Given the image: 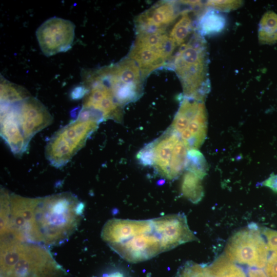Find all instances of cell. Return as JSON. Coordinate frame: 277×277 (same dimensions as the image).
<instances>
[{"instance_id": "11", "label": "cell", "mask_w": 277, "mask_h": 277, "mask_svg": "<svg viewBox=\"0 0 277 277\" xmlns=\"http://www.w3.org/2000/svg\"><path fill=\"white\" fill-rule=\"evenodd\" d=\"M64 270L49 256L6 254L1 260V277H63Z\"/></svg>"}, {"instance_id": "20", "label": "cell", "mask_w": 277, "mask_h": 277, "mask_svg": "<svg viewBox=\"0 0 277 277\" xmlns=\"http://www.w3.org/2000/svg\"><path fill=\"white\" fill-rule=\"evenodd\" d=\"M193 30V22L189 11L184 10L181 13V17L172 28L169 36L176 46L185 43Z\"/></svg>"}, {"instance_id": "4", "label": "cell", "mask_w": 277, "mask_h": 277, "mask_svg": "<svg viewBox=\"0 0 277 277\" xmlns=\"http://www.w3.org/2000/svg\"><path fill=\"white\" fill-rule=\"evenodd\" d=\"M102 121L96 111L82 108L76 118L56 131L48 141L45 151L47 160L56 167L65 165L84 146Z\"/></svg>"}, {"instance_id": "12", "label": "cell", "mask_w": 277, "mask_h": 277, "mask_svg": "<svg viewBox=\"0 0 277 277\" xmlns=\"http://www.w3.org/2000/svg\"><path fill=\"white\" fill-rule=\"evenodd\" d=\"M7 104L10 107L17 124L26 141L51 124L53 117L46 106L31 95Z\"/></svg>"}, {"instance_id": "21", "label": "cell", "mask_w": 277, "mask_h": 277, "mask_svg": "<svg viewBox=\"0 0 277 277\" xmlns=\"http://www.w3.org/2000/svg\"><path fill=\"white\" fill-rule=\"evenodd\" d=\"M30 95L26 89L1 76V103H12Z\"/></svg>"}, {"instance_id": "14", "label": "cell", "mask_w": 277, "mask_h": 277, "mask_svg": "<svg viewBox=\"0 0 277 277\" xmlns=\"http://www.w3.org/2000/svg\"><path fill=\"white\" fill-rule=\"evenodd\" d=\"M179 13L175 2H158L135 19L136 33L165 31L166 27L174 22Z\"/></svg>"}, {"instance_id": "5", "label": "cell", "mask_w": 277, "mask_h": 277, "mask_svg": "<svg viewBox=\"0 0 277 277\" xmlns=\"http://www.w3.org/2000/svg\"><path fill=\"white\" fill-rule=\"evenodd\" d=\"M188 150L179 136L169 127L143 147L136 159L143 166L152 167L162 177L173 180L186 169Z\"/></svg>"}, {"instance_id": "22", "label": "cell", "mask_w": 277, "mask_h": 277, "mask_svg": "<svg viewBox=\"0 0 277 277\" xmlns=\"http://www.w3.org/2000/svg\"><path fill=\"white\" fill-rule=\"evenodd\" d=\"M186 170L202 179L206 174L207 165L203 155L196 149L189 150Z\"/></svg>"}, {"instance_id": "26", "label": "cell", "mask_w": 277, "mask_h": 277, "mask_svg": "<svg viewBox=\"0 0 277 277\" xmlns=\"http://www.w3.org/2000/svg\"><path fill=\"white\" fill-rule=\"evenodd\" d=\"M269 249L277 252V231L266 228L263 230Z\"/></svg>"}, {"instance_id": "27", "label": "cell", "mask_w": 277, "mask_h": 277, "mask_svg": "<svg viewBox=\"0 0 277 277\" xmlns=\"http://www.w3.org/2000/svg\"><path fill=\"white\" fill-rule=\"evenodd\" d=\"M262 185L270 188L273 191L277 192V174L271 175L262 183Z\"/></svg>"}, {"instance_id": "28", "label": "cell", "mask_w": 277, "mask_h": 277, "mask_svg": "<svg viewBox=\"0 0 277 277\" xmlns=\"http://www.w3.org/2000/svg\"><path fill=\"white\" fill-rule=\"evenodd\" d=\"M248 277H267L266 273L261 269L251 268L248 269Z\"/></svg>"}, {"instance_id": "24", "label": "cell", "mask_w": 277, "mask_h": 277, "mask_svg": "<svg viewBox=\"0 0 277 277\" xmlns=\"http://www.w3.org/2000/svg\"><path fill=\"white\" fill-rule=\"evenodd\" d=\"M243 2L241 1H208L206 6L219 12H229L236 10L242 6Z\"/></svg>"}, {"instance_id": "8", "label": "cell", "mask_w": 277, "mask_h": 277, "mask_svg": "<svg viewBox=\"0 0 277 277\" xmlns=\"http://www.w3.org/2000/svg\"><path fill=\"white\" fill-rule=\"evenodd\" d=\"M188 150H197L207 135V115L204 101L184 97L169 127Z\"/></svg>"}, {"instance_id": "1", "label": "cell", "mask_w": 277, "mask_h": 277, "mask_svg": "<svg viewBox=\"0 0 277 277\" xmlns=\"http://www.w3.org/2000/svg\"><path fill=\"white\" fill-rule=\"evenodd\" d=\"M101 237L122 258L133 263L197 240L183 213L143 220L114 218L105 223Z\"/></svg>"}, {"instance_id": "6", "label": "cell", "mask_w": 277, "mask_h": 277, "mask_svg": "<svg viewBox=\"0 0 277 277\" xmlns=\"http://www.w3.org/2000/svg\"><path fill=\"white\" fill-rule=\"evenodd\" d=\"M136 34L128 56L137 64L145 80L152 71L166 64L176 46L165 31Z\"/></svg>"}, {"instance_id": "13", "label": "cell", "mask_w": 277, "mask_h": 277, "mask_svg": "<svg viewBox=\"0 0 277 277\" xmlns=\"http://www.w3.org/2000/svg\"><path fill=\"white\" fill-rule=\"evenodd\" d=\"M74 24L57 16L44 21L36 29V37L43 53L50 56L71 49L75 36Z\"/></svg>"}, {"instance_id": "25", "label": "cell", "mask_w": 277, "mask_h": 277, "mask_svg": "<svg viewBox=\"0 0 277 277\" xmlns=\"http://www.w3.org/2000/svg\"><path fill=\"white\" fill-rule=\"evenodd\" d=\"M265 266L267 277H277V252H274L270 255Z\"/></svg>"}, {"instance_id": "18", "label": "cell", "mask_w": 277, "mask_h": 277, "mask_svg": "<svg viewBox=\"0 0 277 277\" xmlns=\"http://www.w3.org/2000/svg\"><path fill=\"white\" fill-rule=\"evenodd\" d=\"M258 39L260 44L272 45L277 43V14L267 11L259 23Z\"/></svg>"}, {"instance_id": "29", "label": "cell", "mask_w": 277, "mask_h": 277, "mask_svg": "<svg viewBox=\"0 0 277 277\" xmlns=\"http://www.w3.org/2000/svg\"><path fill=\"white\" fill-rule=\"evenodd\" d=\"M101 277H125L124 275L120 272H114L107 274H105Z\"/></svg>"}, {"instance_id": "3", "label": "cell", "mask_w": 277, "mask_h": 277, "mask_svg": "<svg viewBox=\"0 0 277 277\" xmlns=\"http://www.w3.org/2000/svg\"><path fill=\"white\" fill-rule=\"evenodd\" d=\"M208 61L207 43L197 32L172 57L170 67L180 81L185 97L204 101L210 89Z\"/></svg>"}, {"instance_id": "23", "label": "cell", "mask_w": 277, "mask_h": 277, "mask_svg": "<svg viewBox=\"0 0 277 277\" xmlns=\"http://www.w3.org/2000/svg\"><path fill=\"white\" fill-rule=\"evenodd\" d=\"M175 277H209L206 266L187 262L181 266Z\"/></svg>"}, {"instance_id": "10", "label": "cell", "mask_w": 277, "mask_h": 277, "mask_svg": "<svg viewBox=\"0 0 277 277\" xmlns=\"http://www.w3.org/2000/svg\"><path fill=\"white\" fill-rule=\"evenodd\" d=\"M269 249L258 229L249 227L233 235L225 248V254L232 262L261 269L267 263Z\"/></svg>"}, {"instance_id": "9", "label": "cell", "mask_w": 277, "mask_h": 277, "mask_svg": "<svg viewBox=\"0 0 277 277\" xmlns=\"http://www.w3.org/2000/svg\"><path fill=\"white\" fill-rule=\"evenodd\" d=\"M81 76L82 85L86 91L83 97L82 108L96 111L103 121L111 120L122 123L124 107L117 102L110 87L95 69H84Z\"/></svg>"}, {"instance_id": "17", "label": "cell", "mask_w": 277, "mask_h": 277, "mask_svg": "<svg viewBox=\"0 0 277 277\" xmlns=\"http://www.w3.org/2000/svg\"><path fill=\"white\" fill-rule=\"evenodd\" d=\"M203 179L189 171L184 173L181 184L183 195L191 202L198 203L204 196Z\"/></svg>"}, {"instance_id": "16", "label": "cell", "mask_w": 277, "mask_h": 277, "mask_svg": "<svg viewBox=\"0 0 277 277\" xmlns=\"http://www.w3.org/2000/svg\"><path fill=\"white\" fill-rule=\"evenodd\" d=\"M226 24L225 16L211 8L200 17L197 25V32L202 36L217 35L224 31Z\"/></svg>"}, {"instance_id": "15", "label": "cell", "mask_w": 277, "mask_h": 277, "mask_svg": "<svg viewBox=\"0 0 277 277\" xmlns=\"http://www.w3.org/2000/svg\"><path fill=\"white\" fill-rule=\"evenodd\" d=\"M1 135L12 153L21 155L27 149L26 141L9 106L1 103Z\"/></svg>"}, {"instance_id": "7", "label": "cell", "mask_w": 277, "mask_h": 277, "mask_svg": "<svg viewBox=\"0 0 277 277\" xmlns=\"http://www.w3.org/2000/svg\"><path fill=\"white\" fill-rule=\"evenodd\" d=\"M95 70L122 106L137 100L142 95L144 79L137 64L128 56Z\"/></svg>"}, {"instance_id": "19", "label": "cell", "mask_w": 277, "mask_h": 277, "mask_svg": "<svg viewBox=\"0 0 277 277\" xmlns=\"http://www.w3.org/2000/svg\"><path fill=\"white\" fill-rule=\"evenodd\" d=\"M206 267L209 277H248L240 267L226 257L219 258Z\"/></svg>"}, {"instance_id": "2", "label": "cell", "mask_w": 277, "mask_h": 277, "mask_svg": "<svg viewBox=\"0 0 277 277\" xmlns=\"http://www.w3.org/2000/svg\"><path fill=\"white\" fill-rule=\"evenodd\" d=\"M83 209V204L68 192L32 199L33 212L28 214L27 222L34 233L32 239L47 244L61 241L74 230Z\"/></svg>"}]
</instances>
